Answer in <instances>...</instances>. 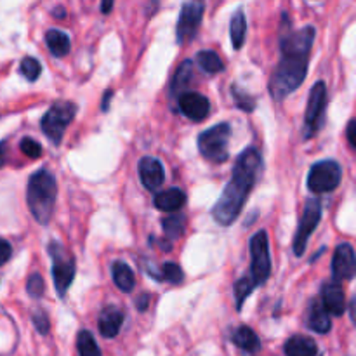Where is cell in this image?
Instances as JSON below:
<instances>
[{
	"mask_svg": "<svg viewBox=\"0 0 356 356\" xmlns=\"http://www.w3.org/2000/svg\"><path fill=\"white\" fill-rule=\"evenodd\" d=\"M315 35V26L308 24L301 30L291 31L287 37L282 38V58L270 79L271 97L282 101L305 82Z\"/></svg>",
	"mask_w": 356,
	"mask_h": 356,
	"instance_id": "6da1fadb",
	"label": "cell"
},
{
	"mask_svg": "<svg viewBox=\"0 0 356 356\" xmlns=\"http://www.w3.org/2000/svg\"><path fill=\"white\" fill-rule=\"evenodd\" d=\"M263 167V156L259 149L249 146L236 159L229 183L226 184L221 198L212 207V219L221 226H229L242 212L250 191L256 186Z\"/></svg>",
	"mask_w": 356,
	"mask_h": 356,
	"instance_id": "7a4b0ae2",
	"label": "cell"
},
{
	"mask_svg": "<svg viewBox=\"0 0 356 356\" xmlns=\"http://www.w3.org/2000/svg\"><path fill=\"white\" fill-rule=\"evenodd\" d=\"M56 197H58V184H56L54 176L49 170L42 169L30 177L26 202L31 216L38 225H49L52 212H54Z\"/></svg>",
	"mask_w": 356,
	"mask_h": 356,
	"instance_id": "3957f363",
	"label": "cell"
},
{
	"mask_svg": "<svg viewBox=\"0 0 356 356\" xmlns=\"http://www.w3.org/2000/svg\"><path fill=\"white\" fill-rule=\"evenodd\" d=\"M232 138V125L222 122L198 136V152L212 163H225L229 159L228 145Z\"/></svg>",
	"mask_w": 356,
	"mask_h": 356,
	"instance_id": "277c9868",
	"label": "cell"
},
{
	"mask_svg": "<svg viewBox=\"0 0 356 356\" xmlns=\"http://www.w3.org/2000/svg\"><path fill=\"white\" fill-rule=\"evenodd\" d=\"M49 256L52 259V278H54V287L58 291L59 298H65L66 292H68L70 285L73 284V278H75V259H73L72 254L68 252L65 245H61L59 242L52 240L49 243Z\"/></svg>",
	"mask_w": 356,
	"mask_h": 356,
	"instance_id": "5b68a950",
	"label": "cell"
},
{
	"mask_svg": "<svg viewBox=\"0 0 356 356\" xmlns=\"http://www.w3.org/2000/svg\"><path fill=\"white\" fill-rule=\"evenodd\" d=\"M76 106L72 101H58L52 104L45 115L42 117V132L54 143L56 146L61 145V139L65 136V131L72 120L75 118Z\"/></svg>",
	"mask_w": 356,
	"mask_h": 356,
	"instance_id": "8992f818",
	"label": "cell"
},
{
	"mask_svg": "<svg viewBox=\"0 0 356 356\" xmlns=\"http://www.w3.org/2000/svg\"><path fill=\"white\" fill-rule=\"evenodd\" d=\"M325 108H327V87L325 82H316L309 90L308 106L305 113V127H302V138L312 139L313 136L318 134L322 129L323 120H325Z\"/></svg>",
	"mask_w": 356,
	"mask_h": 356,
	"instance_id": "52a82bcc",
	"label": "cell"
},
{
	"mask_svg": "<svg viewBox=\"0 0 356 356\" xmlns=\"http://www.w3.org/2000/svg\"><path fill=\"white\" fill-rule=\"evenodd\" d=\"M250 280L254 285H263L271 275V257H270V243H268V233L264 229L257 232L250 238Z\"/></svg>",
	"mask_w": 356,
	"mask_h": 356,
	"instance_id": "ba28073f",
	"label": "cell"
},
{
	"mask_svg": "<svg viewBox=\"0 0 356 356\" xmlns=\"http://www.w3.org/2000/svg\"><path fill=\"white\" fill-rule=\"evenodd\" d=\"M343 177V169L336 160H322L309 169L308 190L315 195L330 193L336 190Z\"/></svg>",
	"mask_w": 356,
	"mask_h": 356,
	"instance_id": "9c48e42d",
	"label": "cell"
},
{
	"mask_svg": "<svg viewBox=\"0 0 356 356\" xmlns=\"http://www.w3.org/2000/svg\"><path fill=\"white\" fill-rule=\"evenodd\" d=\"M320 219H322V204H320L318 198L315 197L308 198V200H306L301 219H299L298 232H296V236H294L296 256H302V254H305L309 236H312V233L316 229Z\"/></svg>",
	"mask_w": 356,
	"mask_h": 356,
	"instance_id": "30bf717a",
	"label": "cell"
},
{
	"mask_svg": "<svg viewBox=\"0 0 356 356\" xmlns=\"http://www.w3.org/2000/svg\"><path fill=\"white\" fill-rule=\"evenodd\" d=\"M204 2H186L181 7L179 21H177L176 35L177 42L184 44L188 40H193L197 35L198 28H200L202 19H204Z\"/></svg>",
	"mask_w": 356,
	"mask_h": 356,
	"instance_id": "8fae6325",
	"label": "cell"
},
{
	"mask_svg": "<svg viewBox=\"0 0 356 356\" xmlns=\"http://www.w3.org/2000/svg\"><path fill=\"white\" fill-rule=\"evenodd\" d=\"M356 273L355 250L351 243H341L337 245L332 259V277L336 284L339 282H350Z\"/></svg>",
	"mask_w": 356,
	"mask_h": 356,
	"instance_id": "7c38bea8",
	"label": "cell"
},
{
	"mask_svg": "<svg viewBox=\"0 0 356 356\" xmlns=\"http://www.w3.org/2000/svg\"><path fill=\"white\" fill-rule=\"evenodd\" d=\"M177 104L184 117H188L193 122H202L209 117L211 111V101L200 92H183L177 97Z\"/></svg>",
	"mask_w": 356,
	"mask_h": 356,
	"instance_id": "4fadbf2b",
	"label": "cell"
},
{
	"mask_svg": "<svg viewBox=\"0 0 356 356\" xmlns=\"http://www.w3.org/2000/svg\"><path fill=\"white\" fill-rule=\"evenodd\" d=\"M139 177H141L143 186L148 190L155 191L165 181V170L160 160L153 159V156H145L139 160Z\"/></svg>",
	"mask_w": 356,
	"mask_h": 356,
	"instance_id": "5bb4252c",
	"label": "cell"
},
{
	"mask_svg": "<svg viewBox=\"0 0 356 356\" xmlns=\"http://www.w3.org/2000/svg\"><path fill=\"white\" fill-rule=\"evenodd\" d=\"M322 306L329 315H343V313L346 312V296H344V289L341 287L339 284H336V282L323 285Z\"/></svg>",
	"mask_w": 356,
	"mask_h": 356,
	"instance_id": "9a60e30c",
	"label": "cell"
},
{
	"mask_svg": "<svg viewBox=\"0 0 356 356\" xmlns=\"http://www.w3.org/2000/svg\"><path fill=\"white\" fill-rule=\"evenodd\" d=\"M124 316L125 315L122 309L115 308V306H106V308L101 312L99 322H97L101 336L108 337V339L117 336V334L120 332L122 325H124Z\"/></svg>",
	"mask_w": 356,
	"mask_h": 356,
	"instance_id": "2e32d148",
	"label": "cell"
},
{
	"mask_svg": "<svg viewBox=\"0 0 356 356\" xmlns=\"http://www.w3.org/2000/svg\"><path fill=\"white\" fill-rule=\"evenodd\" d=\"M155 207L163 212H177L186 204V195L179 188H169L155 195Z\"/></svg>",
	"mask_w": 356,
	"mask_h": 356,
	"instance_id": "e0dca14e",
	"label": "cell"
},
{
	"mask_svg": "<svg viewBox=\"0 0 356 356\" xmlns=\"http://www.w3.org/2000/svg\"><path fill=\"white\" fill-rule=\"evenodd\" d=\"M318 346L312 337L292 336L285 343V356H316Z\"/></svg>",
	"mask_w": 356,
	"mask_h": 356,
	"instance_id": "ac0fdd59",
	"label": "cell"
},
{
	"mask_svg": "<svg viewBox=\"0 0 356 356\" xmlns=\"http://www.w3.org/2000/svg\"><path fill=\"white\" fill-rule=\"evenodd\" d=\"M308 327L318 334H329L332 330V320H330L329 313L323 309L322 302L315 301L309 308Z\"/></svg>",
	"mask_w": 356,
	"mask_h": 356,
	"instance_id": "d6986e66",
	"label": "cell"
},
{
	"mask_svg": "<svg viewBox=\"0 0 356 356\" xmlns=\"http://www.w3.org/2000/svg\"><path fill=\"white\" fill-rule=\"evenodd\" d=\"M232 341L233 344H236V346L242 351H245V353H256L261 348L259 337H257L256 332L247 325L238 327V329L232 334Z\"/></svg>",
	"mask_w": 356,
	"mask_h": 356,
	"instance_id": "ffe728a7",
	"label": "cell"
},
{
	"mask_svg": "<svg viewBox=\"0 0 356 356\" xmlns=\"http://www.w3.org/2000/svg\"><path fill=\"white\" fill-rule=\"evenodd\" d=\"M111 275H113V282L122 292H132L136 285L134 271L131 270L129 264H125L124 261H117L111 266Z\"/></svg>",
	"mask_w": 356,
	"mask_h": 356,
	"instance_id": "44dd1931",
	"label": "cell"
},
{
	"mask_svg": "<svg viewBox=\"0 0 356 356\" xmlns=\"http://www.w3.org/2000/svg\"><path fill=\"white\" fill-rule=\"evenodd\" d=\"M45 42H47V47L56 58H65L66 54L72 49V44H70V37L61 30H49L45 33Z\"/></svg>",
	"mask_w": 356,
	"mask_h": 356,
	"instance_id": "7402d4cb",
	"label": "cell"
},
{
	"mask_svg": "<svg viewBox=\"0 0 356 356\" xmlns=\"http://www.w3.org/2000/svg\"><path fill=\"white\" fill-rule=\"evenodd\" d=\"M245 35H247L245 14H243L242 10H236V13L233 14L232 21H229V37H232V44L236 51L242 49L243 42H245Z\"/></svg>",
	"mask_w": 356,
	"mask_h": 356,
	"instance_id": "603a6c76",
	"label": "cell"
},
{
	"mask_svg": "<svg viewBox=\"0 0 356 356\" xmlns=\"http://www.w3.org/2000/svg\"><path fill=\"white\" fill-rule=\"evenodd\" d=\"M149 275L156 280L162 282H170V284H181L183 282V270H181L179 264L176 263H163L160 266V270H152V268H146Z\"/></svg>",
	"mask_w": 356,
	"mask_h": 356,
	"instance_id": "cb8c5ba5",
	"label": "cell"
},
{
	"mask_svg": "<svg viewBox=\"0 0 356 356\" xmlns=\"http://www.w3.org/2000/svg\"><path fill=\"white\" fill-rule=\"evenodd\" d=\"M191 79H193V65H191V61H183L177 66L176 75L172 79V86H170L172 94L183 92V89L190 83Z\"/></svg>",
	"mask_w": 356,
	"mask_h": 356,
	"instance_id": "d4e9b609",
	"label": "cell"
},
{
	"mask_svg": "<svg viewBox=\"0 0 356 356\" xmlns=\"http://www.w3.org/2000/svg\"><path fill=\"white\" fill-rule=\"evenodd\" d=\"M197 63L204 72L207 73H219L225 70V63L214 51H200L197 54Z\"/></svg>",
	"mask_w": 356,
	"mask_h": 356,
	"instance_id": "484cf974",
	"label": "cell"
},
{
	"mask_svg": "<svg viewBox=\"0 0 356 356\" xmlns=\"http://www.w3.org/2000/svg\"><path fill=\"white\" fill-rule=\"evenodd\" d=\"M76 350L80 356H101L96 339L89 330H80L76 336Z\"/></svg>",
	"mask_w": 356,
	"mask_h": 356,
	"instance_id": "4316f807",
	"label": "cell"
},
{
	"mask_svg": "<svg viewBox=\"0 0 356 356\" xmlns=\"http://www.w3.org/2000/svg\"><path fill=\"white\" fill-rule=\"evenodd\" d=\"M254 289H256V285H254V282L250 280V277H242L238 282H235L233 291H235L236 309H238V312H242L243 302H245V299L252 294Z\"/></svg>",
	"mask_w": 356,
	"mask_h": 356,
	"instance_id": "83f0119b",
	"label": "cell"
},
{
	"mask_svg": "<svg viewBox=\"0 0 356 356\" xmlns=\"http://www.w3.org/2000/svg\"><path fill=\"white\" fill-rule=\"evenodd\" d=\"M162 228L169 238H179L184 233V216L174 214L162 221Z\"/></svg>",
	"mask_w": 356,
	"mask_h": 356,
	"instance_id": "f1b7e54d",
	"label": "cell"
},
{
	"mask_svg": "<svg viewBox=\"0 0 356 356\" xmlns=\"http://www.w3.org/2000/svg\"><path fill=\"white\" fill-rule=\"evenodd\" d=\"M19 72H21V75L28 80V82H35V80H37L42 73L40 61L35 58H31V56H26V58H23V61H21Z\"/></svg>",
	"mask_w": 356,
	"mask_h": 356,
	"instance_id": "f546056e",
	"label": "cell"
},
{
	"mask_svg": "<svg viewBox=\"0 0 356 356\" xmlns=\"http://www.w3.org/2000/svg\"><path fill=\"white\" fill-rule=\"evenodd\" d=\"M232 96L233 99H235L236 106H238L240 110L247 111V113L254 111V108H256V101H254V97L249 96L247 92H243V90H240L236 86L232 87Z\"/></svg>",
	"mask_w": 356,
	"mask_h": 356,
	"instance_id": "4dcf8cb0",
	"label": "cell"
},
{
	"mask_svg": "<svg viewBox=\"0 0 356 356\" xmlns=\"http://www.w3.org/2000/svg\"><path fill=\"white\" fill-rule=\"evenodd\" d=\"M26 291H28V296H30V298L40 299L42 296H44V291H45L44 278H42L38 273L31 275L26 282Z\"/></svg>",
	"mask_w": 356,
	"mask_h": 356,
	"instance_id": "1f68e13d",
	"label": "cell"
},
{
	"mask_svg": "<svg viewBox=\"0 0 356 356\" xmlns=\"http://www.w3.org/2000/svg\"><path fill=\"white\" fill-rule=\"evenodd\" d=\"M19 148L28 159H40L42 156V146L40 143H37L31 138H23L19 143Z\"/></svg>",
	"mask_w": 356,
	"mask_h": 356,
	"instance_id": "d6a6232c",
	"label": "cell"
},
{
	"mask_svg": "<svg viewBox=\"0 0 356 356\" xmlns=\"http://www.w3.org/2000/svg\"><path fill=\"white\" fill-rule=\"evenodd\" d=\"M33 325H35V329L42 334V336H45V334L49 332V329H51L47 313L42 312V309H37V312L33 313Z\"/></svg>",
	"mask_w": 356,
	"mask_h": 356,
	"instance_id": "836d02e7",
	"label": "cell"
},
{
	"mask_svg": "<svg viewBox=\"0 0 356 356\" xmlns=\"http://www.w3.org/2000/svg\"><path fill=\"white\" fill-rule=\"evenodd\" d=\"M10 256H13V247L7 240L0 238V266H3L10 259Z\"/></svg>",
	"mask_w": 356,
	"mask_h": 356,
	"instance_id": "e575fe53",
	"label": "cell"
},
{
	"mask_svg": "<svg viewBox=\"0 0 356 356\" xmlns=\"http://www.w3.org/2000/svg\"><path fill=\"white\" fill-rule=\"evenodd\" d=\"M355 129H356L355 120H350V124H348V127H346V138H348V143H350V146H351V148H353V149H355V146H356Z\"/></svg>",
	"mask_w": 356,
	"mask_h": 356,
	"instance_id": "d590c367",
	"label": "cell"
},
{
	"mask_svg": "<svg viewBox=\"0 0 356 356\" xmlns=\"http://www.w3.org/2000/svg\"><path fill=\"white\" fill-rule=\"evenodd\" d=\"M149 305V296L148 294H141L138 299H136V306H138L139 312H146Z\"/></svg>",
	"mask_w": 356,
	"mask_h": 356,
	"instance_id": "8d00e7d4",
	"label": "cell"
},
{
	"mask_svg": "<svg viewBox=\"0 0 356 356\" xmlns=\"http://www.w3.org/2000/svg\"><path fill=\"white\" fill-rule=\"evenodd\" d=\"M7 160V141H0V167H3Z\"/></svg>",
	"mask_w": 356,
	"mask_h": 356,
	"instance_id": "74e56055",
	"label": "cell"
},
{
	"mask_svg": "<svg viewBox=\"0 0 356 356\" xmlns=\"http://www.w3.org/2000/svg\"><path fill=\"white\" fill-rule=\"evenodd\" d=\"M111 96H113V92H111V90H106V92H104L103 104H101V110H103V111H108V108H110V99H111Z\"/></svg>",
	"mask_w": 356,
	"mask_h": 356,
	"instance_id": "f35d334b",
	"label": "cell"
},
{
	"mask_svg": "<svg viewBox=\"0 0 356 356\" xmlns=\"http://www.w3.org/2000/svg\"><path fill=\"white\" fill-rule=\"evenodd\" d=\"M111 9H113V2H111V0L101 3V13H103V14H108Z\"/></svg>",
	"mask_w": 356,
	"mask_h": 356,
	"instance_id": "ab89813d",
	"label": "cell"
},
{
	"mask_svg": "<svg viewBox=\"0 0 356 356\" xmlns=\"http://www.w3.org/2000/svg\"><path fill=\"white\" fill-rule=\"evenodd\" d=\"M54 16H56V17L66 16V10L63 9V7H58V9H54Z\"/></svg>",
	"mask_w": 356,
	"mask_h": 356,
	"instance_id": "60d3db41",
	"label": "cell"
}]
</instances>
